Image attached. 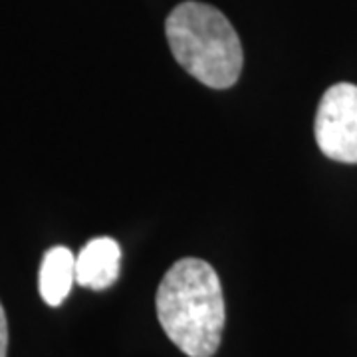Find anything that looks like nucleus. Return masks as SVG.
<instances>
[{"instance_id": "f257e3e1", "label": "nucleus", "mask_w": 357, "mask_h": 357, "mask_svg": "<svg viewBox=\"0 0 357 357\" xmlns=\"http://www.w3.org/2000/svg\"><path fill=\"white\" fill-rule=\"evenodd\" d=\"M167 337L189 357H213L225 330V298L215 268L181 258L167 270L155 296Z\"/></svg>"}, {"instance_id": "39448f33", "label": "nucleus", "mask_w": 357, "mask_h": 357, "mask_svg": "<svg viewBox=\"0 0 357 357\" xmlns=\"http://www.w3.org/2000/svg\"><path fill=\"white\" fill-rule=\"evenodd\" d=\"M76 282V256L66 246L50 248L40 266V296L48 306H60Z\"/></svg>"}, {"instance_id": "f03ea898", "label": "nucleus", "mask_w": 357, "mask_h": 357, "mask_svg": "<svg viewBox=\"0 0 357 357\" xmlns=\"http://www.w3.org/2000/svg\"><path fill=\"white\" fill-rule=\"evenodd\" d=\"M165 34L175 60L213 89L232 88L243 72V44L229 18L211 4L187 0L167 16Z\"/></svg>"}, {"instance_id": "423d86ee", "label": "nucleus", "mask_w": 357, "mask_h": 357, "mask_svg": "<svg viewBox=\"0 0 357 357\" xmlns=\"http://www.w3.org/2000/svg\"><path fill=\"white\" fill-rule=\"evenodd\" d=\"M6 351H8V321L4 307L0 304V357H6Z\"/></svg>"}, {"instance_id": "20e7f679", "label": "nucleus", "mask_w": 357, "mask_h": 357, "mask_svg": "<svg viewBox=\"0 0 357 357\" xmlns=\"http://www.w3.org/2000/svg\"><path fill=\"white\" fill-rule=\"evenodd\" d=\"M121 268V248L109 236L91 238L76 256V282L82 288L105 290L114 286Z\"/></svg>"}, {"instance_id": "7ed1b4c3", "label": "nucleus", "mask_w": 357, "mask_h": 357, "mask_svg": "<svg viewBox=\"0 0 357 357\" xmlns=\"http://www.w3.org/2000/svg\"><path fill=\"white\" fill-rule=\"evenodd\" d=\"M316 141L321 153L340 163H357V86L335 84L316 114Z\"/></svg>"}]
</instances>
